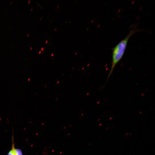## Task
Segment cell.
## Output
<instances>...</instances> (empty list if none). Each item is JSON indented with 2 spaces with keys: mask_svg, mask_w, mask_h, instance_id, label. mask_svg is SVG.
I'll return each mask as SVG.
<instances>
[{
  "mask_svg": "<svg viewBox=\"0 0 155 155\" xmlns=\"http://www.w3.org/2000/svg\"><path fill=\"white\" fill-rule=\"evenodd\" d=\"M136 25H134L127 36L112 49V61L111 68L107 78V81L112 75L117 64L122 58L125 51L128 41L135 33L141 31Z\"/></svg>",
  "mask_w": 155,
  "mask_h": 155,
  "instance_id": "1",
  "label": "cell"
},
{
  "mask_svg": "<svg viewBox=\"0 0 155 155\" xmlns=\"http://www.w3.org/2000/svg\"><path fill=\"white\" fill-rule=\"evenodd\" d=\"M12 137V145L11 149L8 152L7 155H23L21 150L15 148L13 133Z\"/></svg>",
  "mask_w": 155,
  "mask_h": 155,
  "instance_id": "2",
  "label": "cell"
}]
</instances>
